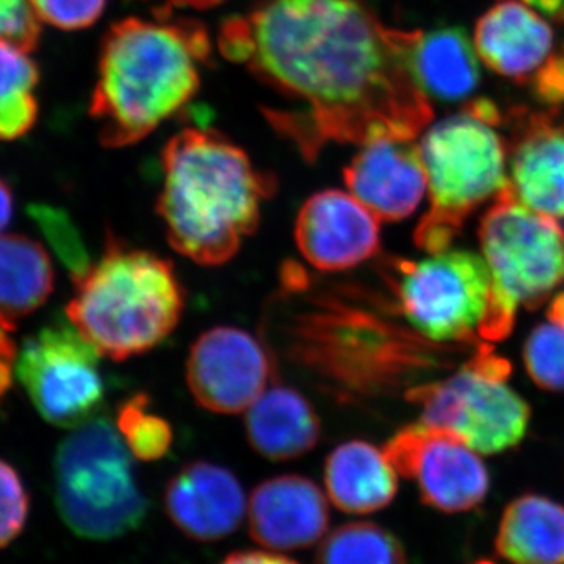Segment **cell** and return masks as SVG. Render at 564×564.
Returning a JSON list of instances; mask_svg holds the SVG:
<instances>
[{"mask_svg":"<svg viewBox=\"0 0 564 564\" xmlns=\"http://www.w3.org/2000/svg\"><path fill=\"white\" fill-rule=\"evenodd\" d=\"M413 40L355 0H261L225 21L218 47L291 104L263 115L315 162L326 144L415 140L432 121L411 66Z\"/></svg>","mask_w":564,"mask_h":564,"instance_id":"6da1fadb","label":"cell"},{"mask_svg":"<svg viewBox=\"0 0 564 564\" xmlns=\"http://www.w3.org/2000/svg\"><path fill=\"white\" fill-rule=\"evenodd\" d=\"M162 173L158 214L166 239L198 265L231 261L276 192L273 174L256 169L242 148L214 129L176 133L162 152Z\"/></svg>","mask_w":564,"mask_h":564,"instance_id":"7a4b0ae2","label":"cell"},{"mask_svg":"<svg viewBox=\"0 0 564 564\" xmlns=\"http://www.w3.org/2000/svg\"><path fill=\"white\" fill-rule=\"evenodd\" d=\"M209 33L198 21L128 18L104 36L90 115L106 148L131 147L174 117L202 87Z\"/></svg>","mask_w":564,"mask_h":564,"instance_id":"3957f363","label":"cell"},{"mask_svg":"<svg viewBox=\"0 0 564 564\" xmlns=\"http://www.w3.org/2000/svg\"><path fill=\"white\" fill-rule=\"evenodd\" d=\"M73 281L66 318L117 362L161 345L184 314L185 291L173 262L111 234L102 258Z\"/></svg>","mask_w":564,"mask_h":564,"instance_id":"277c9868","label":"cell"},{"mask_svg":"<svg viewBox=\"0 0 564 564\" xmlns=\"http://www.w3.org/2000/svg\"><path fill=\"white\" fill-rule=\"evenodd\" d=\"M502 121L496 104L478 99L423 137L419 151L432 206L414 231L421 250H448L473 212L510 185L507 144L496 131Z\"/></svg>","mask_w":564,"mask_h":564,"instance_id":"5b68a950","label":"cell"},{"mask_svg":"<svg viewBox=\"0 0 564 564\" xmlns=\"http://www.w3.org/2000/svg\"><path fill=\"white\" fill-rule=\"evenodd\" d=\"M132 454L109 419L85 423L62 441L54 458V496L66 527L85 540H117L147 519L150 503Z\"/></svg>","mask_w":564,"mask_h":564,"instance_id":"8992f818","label":"cell"},{"mask_svg":"<svg viewBox=\"0 0 564 564\" xmlns=\"http://www.w3.org/2000/svg\"><path fill=\"white\" fill-rule=\"evenodd\" d=\"M481 252L491 272V302L480 337L500 340L513 332L519 307L536 311L564 281V231L507 188L481 218Z\"/></svg>","mask_w":564,"mask_h":564,"instance_id":"52a82bcc","label":"cell"},{"mask_svg":"<svg viewBox=\"0 0 564 564\" xmlns=\"http://www.w3.org/2000/svg\"><path fill=\"white\" fill-rule=\"evenodd\" d=\"M386 325L350 303L317 292L281 315L285 358L336 395L370 393L395 369L393 337Z\"/></svg>","mask_w":564,"mask_h":564,"instance_id":"ba28073f","label":"cell"},{"mask_svg":"<svg viewBox=\"0 0 564 564\" xmlns=\"http://www.w3.org/2000/svg\"><path fill=\"white\" fill-rule=\"evenodd\" d=\"M510 362L481 348L445 380L410 389L406 400L421 406V422L447 430L477 454H503L529 432V403L507 384Z\"/></svg>","mask_w":564,"mask_h":564,"instance_id":"9c48e42d","label":"cell"},{"mask_svg":"<svg viewBox=\"0 0 564 564\" xmlns=\"http://www.w3.org/2000/svg\"><path fill=\"white\" fill-rule=\"evenodd\" d=\"M392 263L389 282L403 317L415 332L440 344L480 334L492 288L484 256L448 248L422 261Z\"/></svg>","mask_w":564,"mask_h":564,"instance_id":"30bf717a","label":"cell"},{"mask_svg":"<svg viewBox=\"0 0 564 564\" xmlns=\"http://www.w3.org/2000/svg\"><path fill=\"white\" fill-rule=\"evenodd\" d=\"M99 356L73 323H52L24 340L18 380L44 421L74 430L98 417L106 399Z\"/></svg>","mask_w":564,"mask_h":564,"instance_id":"8fae6325","label":"cell"},{"mask_svg":"<svg viewBox=\"0 0 564 564\" xmlns=\"http://www.w3.org/2000/svg\"><path fill=\"white\" fill-rule=\"evenodd\" d=\"M481 61L500 76L522 85L549 113H564V36L519 0L486 11L475 29Z\"/></svg>","mask_w":564,"mask_h":564,"instance_id":"7c38bea8","label":"cell"},{"mask_svg":"<svg viewBox=\"0 0 564 564\" xmlns=\"http://www.w3.org/2000/svg\"><path fill=\"white\" fill-rule=\"evenodd\" d=\"M397 474L417 484L422 502L445 514L484 502L489 473L480 456L454 433L415 423L399 430L383 448Z\"/></svg>","mask_w":564,"mask_h":564,"instance_id":"4fadbf2b","label":"cell"},{"mask_svg":"<svg viewBox=\"0 0 564 564\" xmlns=\"http://www.w3.org/2000/svg\"><path fill=\"white\" fill-rule=\"evenodd\" d=\"M272 373V359L261 340L234 326L203 333L187 359L188 389L210 413H243L265 392Z\"/></svg>","mask_w":564,"mask_h":564,"instance_id":"5bb4252c","label":"cell"},{"mask_svg":"<svg viewBox=\"0 0 564 564\" xmlns=\"http://www.w3.org/2000/svg\"><path fill=\"white\" fill-rule=\"evenodd\" d=\"M295 242L315 269L343 272L380 251V218L348 193L318 192L299 212Z\"/></svg>","mask_w":564,"mask_h":564,"instance_id":"9a60e30c","label":"cell"},{"mask_svg":"<svg viewBox=\"0 0 564 564\" xmlns=\"http://www.w3.org/2000/svg\"><path fill=\"white\" fill-rule=\"evenodd\" d=\"M344 180L351 195L383 221L414 214L429 187L419 147L399 137H378L362 144Z\"/></svg>","mask_w":564,"mask_h":564,"instance_id":"2e32d148","label":"cell"},{"mask_svg":"<svg viewBox=\"0 0 564 564\" xmlns=\"http://www.w3.org/2000/svg\"><path fill=\"white\" fill-rule=\"evenodd\" d=\"M165 511L177 530L198 543L225 540L247 513L243 486L220 464H185L169 481Z\"/></svg>","mask_w":564,"mask_h":564,"instance_id":"e0dca14e","label":"cell"},{"mask_svg":"<svg viewBox=\"0 0 564 564\" xmlns=\"http://www.w3.org/2000/svg\"><path fill=\"white\" fill-rule=\"evenodd\" d=\"M328 499L303 475H280L256 486L248 524L256 543L274 552L311 547L329 527Z\"/></svg>","mask_w":564,"mask_h":564,"instance_id":"ac0fdd59","label":"cell"},{"mask_svg":"<svg viewBox=\"0 0 564 564\" xmlns=\"http://www.w3.org/2000/svg\"><path fill=\"white\" fill-rule=\"evenodd\" d=\"M510 185L529 209L564 218V126L551 113L514 111Z\"/></svg>","mask_w":564,"mask_h":564,"instance_id":"d6986e66","label":"cell"},{"mask_svg":"<svg viewBox=\"0 0 564 564\" xmlns=\"http://www.w3.org/2000/svg\"><path fill=\"white\" fill-rule=\"evenodd\" d=\"M248 443L272 462H289L310 454L322 436L313 404L291 386L273 384L247 410Z\"/></svg>","mask_w":564,"mask_h":564,"instance_id":"ffe728a7","label":"cell"},{"mask_svg":"<svg viewBox=\"0 0 564 564\" xmlns=\"http://www.w3.org/2000/svg\"><path fill=\"white\" fill-rule=\"evenodd\" d=\"M397 475L383 451L366 441H348L326 458V492L344 513L372 514L391 505L399 489Z\"/></svg>","mask_w":564,"mask_h":564,"instance_id":"44dd1931","label":"cell"},{"mask_svg":"<svg viewBox=\"0 0 564 564\" xmlns=\"http://www.w3.org/2000/svg\"><path fill=\"white\" fill-rule=\"evenodd\" d=\"M496 552L511 564H564V507L540 494H522L505 508Z\"/></svg>","mask_w":564,"mask_h":564,"instance_id":"7402d4cb","label":"cell"},{"mask_svg":"<svg viewBox=\"0 0 564 564\" xmlns=\"http://www.w3.org/2000/svg\"><path fill=\"white\" fill-rule=\"evenodd\" d=\"M411 66L425 95L441 101H464L480 84L477 55L459 28L414 31Z\"/></svg>","mask_w":564,"mask_h":564,"instance_id":"603a6c76","label":"cell"},{"mask_svg":"<svg viewBox=\"0 0 564 564\" xmlns=\"http://www.w3.org/2000/svg\"><path fill=\"white\" fill-rule=\"evenodd\" d=\"M54 265L31 237L0 236V328L13 333L54 292Z\"/></svg>","mask_w":564,"mask_h":564,"instance_id":"cb8c5ba5","label":"cell"},{"mask_svg":"<svg viewBox=\"0 0 564 564\" xmlns=\"http://www.w3.org/2000/svg\"><path fill=\"white\" fill-rule=\"evenodd\" d=\"M40 74L25 51L0 40V140L25 135L39 117L35 91Z\"/></svg>","mask_w":564,"mask_h":564,"instance_id":"d4e9b609","label":"cell"},{"mask_svg":"<svg viewBox=\"0 0 564 564\" xmlns=\"http://www.w3.org/2000/svg\"><path fill=\"white\" fill-rule=\"evenodd\" d=\"M315 564H410L399 538L373 522H351L329 533Z\"/></svg>","mask_w":564,"mask_h":564,"instance_id":"484cf974","label":"cell"},{"mask_svg":"<svg viewBox=\"0 0 564 564\" xmlns=\"http://www.w3.org/2000/svg\"><path fill=\"white\" fill-rule=\"evenodd\" d=\"M524 362L541 389L564 392V292L549 304L547 321L527 337Z\"/></svg>","mask_w":564,"mask_h":564,"instance_id":"4316f807","label":"cell"},{"mask_svg":"<svg viewBox=\"0 0 564 564\" xmlns=\"http://www.w3.org/2000/svg\"><path fill=\"white\" fill-rule=\"evenodd\" d=\"M117 429L129 452L141 462H159L172 451V425L151 410L147 393H135L118 408Z\"/></svg>","mask_w":564,"mask_h":564,"instance_id":"83f0119b","label":"cell"},{"mask_svg":"<svg viewBox=\"0 0 564 564\" xmlns=\"http://www.w3.org/2000/svg\"><path fill=\"white\" fill-rule=\"evenodd\" d=\"M31 215L33 220L39 223L41 231L47 237L58 258L68 267L73 280L87 272L91 265L90 258L68 215L50 206H32Z\"/></svg>","mask_w":564,"mask_h":564,"instance_id":"f1b7e54d","label":"cell"},{"mask_svg":"<svg viewBox=\"0 0 564 564\" xmlns=\"http://www.w3.org/2000/svg\"><path fill=\"white\" fill-rule=\"evenodd\" d=\"M31 497L21 475L0 459V549L13 543L28 524Z\"/></svg>","mask_w":564,"mask_h":564,"instance_id":"f546056e","label":"cell"},{"mask_svg":"<svg viewBox=\"0 0 564 564\" xmlns=\"http://www.w3.org/2000/svg\"><path fill=\"white\" fill-rule=\"evenodd\" d=\"M36 18L63 31L90 28L101 17L107 0H31Z\"/></svg>","mask_w":564,"mask_h":564,"instance_id":"4dcf8cb0","label":"cell"},{"mask_svg":"<svg viewBox=\"0 0 564 564\" xmlns=\"http://www.w3.org/2000/svg\"><path fill=\"white\" fill-rule=\"evenodd\" d=\"M40 32L31 0H0V40L29 52L39 46Z\"/></svg>","mask_w":564,"mask_h":564,"instance_id":"1f68e13d","label":"cell"},{"mask_svg":"<svg viewBox=\"0 0 564 564\" xmlns=\"http://www.w3.org/2000/svg\"><path fill=\"white\" fill-rule=\"evenodd\" d=\"M17 345L10 339L9 332L0 328V400L13 386V370L17 367Z\"/></svg>","mask_w":564,"mask_h":564,"instance_id":"d6a6232c","label":"cell"},{"mask_svg":"<svg viewBox=\"0 0 564 564\" xmlns=\"http://www.w3.org/2000/svg\"><path fill=\"white\" fill-rule=\"evenodd\" d=\"M220 564H300L289 556L267 551H236Z\"/></svg>","mask_w":564,"mask_h":564,"instance_id":"836d02e7","label":"cell"},{"mask_svg":"<svg viewBox=\"0 0 564 564\" xmlns=\"http://www.w3.org/2000/svg\"><path fill=\"white\" fill-rule=\"evenodd\" d=\"M519 2H524L527 6L540 10L551 20L564 22V0H519Z\"/></svg>","mask_w":564,"mask_h":564,"instance_id":"e575fe53","label":"cell"},{"mask_svg":"<svg viewBox=\"0 0 564 564\" xmlns=\"http://www.w3.org/2000/svg\"><path fill=\"white\" fill-rule=\"evenodd\" d=\"M13 217V195L6 181L0 177V232L9 226Z\"/></svg>","mask_w":564,"mask_h":564,"instance_id":"d590c367","label":"cell"},{"mask_svg":"<svg viewBox=\"0 0 564 564\" xmlns=\"http://www.w3.org/2000/svg\"><path fill=\"white\" fill-rule=\"evenodd\" d=\"M225 0H170L176 7H188V9L206 10L220 6Z\"/></svg>","mask_w":564,"mask_h":564,"instance_id":"8d00e7d4","label":"cell"},{"mask_svg":"<svg viewBox=\"0 0 564 564\" xmlns=\"http://www.w3.org/2000/svg\"><path fill=\"white\" fill-rule=\"evenodd\" d=\"M474 564H496L491 562V560H480V562H475Z\"/></svg>","mask_w":564,"mask_h":564,"instance_id":"74e56055","label":"cell"},{"mask_svg":"<svg viewBox=\"0 0 564 564\" xmlns=\"http://www.w3.org/2000/svg\"><path fill=\"white\" fill-rule=\"evenodd\" d=\"M562 228H563V231H564V223H563V226H562Z\"/></svg>","mask_w":564,"mask_h":564,"instance_id":"f35d334b","label":"cell"}]
</instances>
